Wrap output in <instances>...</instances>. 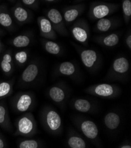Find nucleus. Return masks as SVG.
Returning <instances> with one entry per match:
<instances>
[{"instance_id":"18","label":"nucleus","mask_w":131,"mask_h":148,"mask_svg":"<svg viewBox=\"0 0 131 148\" xmlns=\"http://www.w3.org/2000/svg\"><path fill=\"white\" fill-rule=\"evenodd\" d=\"M67 145L71 148L87 147L86 141L73 130H71V132L69 133L67 140Z\"/></svg>"},{"instance_id":"27","label":"nucleus","mask_w":131,"mask_h":148,"mask_svg":"<svg viewBox=\"0 0 131 148\" xmlns=\"http://www.w3.org/2000/svg\"><path fill=\"white\" fill-rule=\"evenodd\" d=\"M12 92V83L11 82H3L0 83V100L11 94Z\"/></svg>"},{"instance_id":"7","label":"nucleus","mask_w":131,"mask_h":148,"mask_svg":"<svg viewBox=\"0 0 131 148\" xmlns=\"http://www.w3.org/2000/svg\"><path fill=\"white\" fill-rule=\"evenodd\" d=\"M129 69V62L126 57L116 58L112 64L107 77L112 80H123L127 76Z\"/></svg>"},{"instance_id":"32","label":"nucleus","mask_w":131,"mask_h":148,"mask_svg":"<svg viewBox=\"0 0 131 148\" xmlns=\"http://www.w3.org/2000/svg\"><path fill=\"white\" fill-rule=\"evenodd\" d=\"M125 42H126V46H128V47L129 48V50L131 49V34H129L125 39Z\"/></svg>"},{"instance_id":"22","label":"nucleus","mask_w":131,"mask_h":148,"mask_svg":"<svg viewBox=\"0 0 131 148\" xmlns=\"http://www.w3.org/2000/svg\"><path fill=\"white\" fill-rule=\"evenodd\" d=\"M57 72L63 76H72L76 74L77 67L73 63L64 62L60 63L57 67Z\"/></svg>"},{"instance_id":"37","label":"nucleus","mask_w":131,"mask_h":148,"mask_svg":"<svg viewBox=\"0 0 131 148\" xmlns=\"http://www.w3.org/2000/svg\"><path fill=\"white\" fill-rule=\"evenodd\" d=\"M4 34V32H3V30H2V29L0 28V35H1V34Z\"/></svg>"},{"instance_id":"13","label":"nucleus","mask_w":131,"mask_h":148,"mask_svg":"<svg viewBox=\"0 0 131 148\" xmlns=\"http://www.w3.org/2000/svg\"><path fill=\"white\" fill-rule=\"evenodd\" d=\"M119 25L118 20L115 18H103L98 20L94 30L99 33H104L108 32L115 28Z\"/></svg>"},{"instance_id":"2","label":"nucleus","mask_w":131,"mask_h":148,"mask_svg":"<svg viewBox=\"0 0 131 148\" xmlns=\"http://www.w3.org/2000/svg\"><path fill=\"white\" fill-rule=\"evenodd\" d=\"M15 136L31 137L37 133V123L34 116L31 113H26L21 116L16 122Z\"/></svg>"},{"instance_id":"36","label":"nucleus","mask_w":131,"mask_h":148,"mask_svg":"<svg viewBox=\"0 0 131 148\" xmlns=\"http://www.w3.org/2000/svg\"><path fill=\"white\" fill-rule=\"evenodd\" d=\"M2 49H3V44H2L1 41H0V53H1V51L2 50Z\"/></svg>"},{"instance_id":"10","label":"nucleus","mask_w":131,"mask_h":148,"mask_svg":"<svg viewBox=\"0 0 131 148\" xmlns=\"http://www.w3.org/2000/svg\"><path fill=\"white\" fill-rule=\"evenodd\" d=\"M75 123L85 137L93 142L98 140L99 130L94 122L84 118H78Z\"/></svg>"},{"instance_id":"12","label":"nucleus","mask_w":131,"mask_h":148,"mask_svg":"<svg viewBox=\"0 0 131 148\" xmlns=\"http://www.w3.org/2000/svg\"><path fill=\"white\" fill-rule=\"evenodd\" d=\"M85 6L83 4L72 5L64 10L63 18L65 24H70L75 21L84 11Z\"/></svg>"},{"instance_id":"4","label":"nucleus","mask_w":131,"mask_h":148,"mask_svg":"<svg viewBox=\"0 0 131 148\" xmlns=\"http://www.w3.org/2000/svg\"><path fill=\"white\" fill-rule=\"evenodd\" d=\"M73 45L77 50L83 66L90 71L96 70L101 63V57L99 54L92 49H82L77 44Z\"/></svg>"},{"instance_id":"3","label":"nucleus","mask_w":131,"mask_h":148,"mask_svg":"<svg viewBox=\"0 0 131 148\" xmlns=\"http://www.w3.org/2000/svg\"><path fill=\"white\" fill-rule=\"evenodd\" d=\"M85 92L95 96L111 99L118 96L121 93V89L115 84L101 83L88 87L85 90Z\"/></svg>"},{"instance_id":"24","label":"nucleus","mask_w":131,"mask_h":148,"mask_svg":"<svg viewBox=\"0 0 131 148\" xmlns=\"http://www.w3.org/2000/svg\"><path fill=\"white\" fill-rule=\"evenodd\" d=\"M43 46L45 50L50 54L58 56L62 52L61 47L53 40H44L43 41Z\"/></svg>"},{"instance_id":"20","label":"nucleus","mask_w":131,"mask_h":148,"mask_svg":"<svg viewBox=\"0 0 131 148\" xmlns=\"http://www.w3.org/2000/svg\"><path fill=\"white\" fill-rule=\"evenodd\" d=\"M104 122L105 126L110 130H114L118 128L121 123L119 115L115 112H109L104 117Z\"/></svg>"},{"instance_id":"8","label":"nucleus","mask_w":131,"mask_h":148,"mask_svg":"<svg viewBox=\"0 0 131 148\" xmlns=\"http://www.w3.org/2000/svg\"><path fill=\"white\" fill-rule=\"evenodd\" d=\"M47 18L50 21L54 30L57 34L63 36H68L63 16L59 10L51 8L47 12Z\"/></svg>"},{"instance_id":"21","label":"nucleus","mask_w":131,"mask_h":148,"mask_svg":"<svg viewBox=\"0 0 131 148\" xmlns=\"http://www.w3.org/2000/svg\"><path fill=\"white\" fill-rule=\"evenodd\" d=\"M74 108L75 110L81 113H88L94 110V105L92 103L85 99H77L73 102Z\"/></svg>"},{"instance_id":"14","label":"nucleus","mask_w":131,"mask_h":148,"mask_svg":"<svg viewBox=\"0 0 131 148\" xmlns=\"http://www.w3.org/2000/svg\"><path fill=\"white\" fill-rule=\"evenodd\" d=\"M39 72V67L38 64L36 63H31L25 68L22 73L21 79L24 83H31L38 77Z\"/></svg>"},{"instance_id":"34","label":"nucleus","mask_w":131,"mask_h":148,"mask_svg":"<svg viewBox=\"0 0 131 148\" xmlns=\"http://www.w3.org/2000/svg\"><path fill=\"white\" fill-rule=\"evenodd\" d=\"M118 147H119V148H131V145L128 143H124V144H122L121 145L119 146Z\"/></svg>"},{"instance_id":"28","label":"nucleus","mask_w":131,"mask_h":148,"mask_svg":"<svg viewBox=\"0 0 131 148\" xmlns=\"http://www.w3.org/2000/svg\"><path fill=\"white\" fill-rule=\"evenodd\" d=\"M122 8L124 21L128 24L131 18V0H122Z\"/></svg>"},{"instance_id":"1","label":"nucleus","mask_w":131,"mask_h":148,"mask_svg":"<svg viewBox=\"0 0 131 148\" xmlns=\"http://www.w3.org/2000/svg\"><path fill=\"white\" fill-rule=\"evenodd\" d=\"M41 119L43 126L50 134L57 135L62 130V119L55 110L51 107L43 109L41 114Z\"/></svg>"},{"instance_id":"19","label":"nucleus","mask_w":131,"mask_h":148,"mask_svg":"<svg viewBox=\"0 0 131 148\" xmlns=\"http://www.w3.org/2000/svg\"><path fill=\"white\" fill-rule=\"evenodd\" d=\"M0 126L7 131L12 130L8 109L4 102L0 103Z\"/></svg>"},{"instance_id":"39","label":"nucleus","mask_w":131,"mask_h":148,"mask_svg":"<svg viewBox=\"0 0 131 148\" xmlns=\"http://www.w3.org/2000/svg\"><path fill=\"white\" fill-rule=\"evenodd\" d=\"M9 1H11V2H13L14 0H9Z\"/></svg>"},{"instance_id":"30","label":"nucleus","mask_w":131,"mask_h":148,"mask_svg":"<svg viewBox=\"0 0 131 148\" xmlns=\"http://www.w3.org/2000/svg\"><path fill=\"white\" fill-rule=\"evenodd\" d=\"M28 54L26 51H20L17 52L15 55V60L20 65L25 64L28 60Z\"/></svg>"},{"instance_id":"17","label":"nucleus","mask_w":131,"mask_h":148,"mask_svg":"<svg viewBox=\"0 0 131 148\" xmlns=\"http://www.w3.org/2000/svg\"><path fill=\"white\" fill-rule=\"evenodd\" d=\"M12 12L14 17L20 24H25L30 19V12L18 3L12 8Z\"/></svg>"},{"instance_id":"38","label":"nucleus","mask_w":131,"mask_h":148,"mask_svg":"<svg viewBox=\"0 0 131 148\" xmlns=\"http://www.w3.org/2000/svg\"><path fill=\"white\" fill-rule=\"evenodd\" d=\"M75 1L76 2H79V1H83V0H75Z\"/></svg>"},{"instance_id":"9","label":"nucleus","mask_w":131,"mask_h":148,"mask_svg":"<svg viewBox=\"0 0 131 148\" xmlns=\"http://www.w3.org/2000/svg\"><path fill=\"white\" fill-rule=\"evenodd\" d=\"M34 95L25 92L18 94L12 100L13 109L17 112L24 113L30 110L34 105Z\"/></svg>"},{"instance_id":"26","label":"nucleus","mask_w":131,"mask_h":148,"mask_svg":"<svg viewBox=\"0 0 131 148\" xmlns=\"http://www.w3.org/2000/svg\"><path fill=\"white\" fill-rule=\"evenodd\" d=\"M31 38L27 35H20L14 37L11 41V44L16 47L22 48L27 47L30 44Z\"/></svg>"},{"instance_id":"15","label":"nucleus","mask_w":131,"mask_h":148,"mask_svg":"<svg viewBox=\"0 0 131 148\" xmlns=\"http://www.w3.org/2000/svg\"><path fill=\"white\" fill-rule=\"evenodd\" d=\"M94 40L101 46L106 47H112L119 43L120 35L118 33H113L96 37L94 38Z\"/></svg>"},{"instance_id":"33","label":"nucleus","mask_w":131,"mask_h":148,"mask_svg":"<svg viewBox=\"0 0 131 148\" xmlns=\"http://www.w3.org/2000/svg\"><path fill=\"white\" fill-rule=\"evenodd\" d=\"M7 143L4 139L0 135V148H4L6 147Z\"/></svg>"},{"instance_id":"23","label":"nucleus","mask_w":131,"mask_h":148,"mask_svg":"<svg viewBox=\"0 0 131 148\" xmlns=\"http://www.w3.org/2000/svg\"><path fill=\"white\" fill-rule=\"evenodd\" d=\"M0 25L8 29H11L13 27L12 19L5 7H0Z\"/></svg>"},{"instance_id":"5","label":"nucleus","mask_w":131,"mask_h":148,"mask_svg":"<svg viewBox=\"0 0 131 148\" xmlns=\"http://www.w3.org/2000/svg\"><path fill=\"white\" fill-rule=\"evenodd\" d=\"M119 7V5L116 4L95 2L91 5L88 16L92 20H98L113 13Z\"/></svg>"},{"instance_id":"6","label":"nucleus","mask_w":131,"mask_h":148,"mask_svg":"<svg viewBox=\"0 0 131 148\" xmlns=\"http://www.w3.org/2000/svg\"><path fill=\"white\" fill-rule=\"evenodd\" d=\"M70 31L75 40L82 44L83 46H87L88 45L90 28L86 20L82 18L77 20L72 24Z\"/></svg>"},{"instance_id":"16","label":"nucleus","mask_w":131,"mask_h":148,"mask_svg":"<svg viewBox=\"0 0 131 148\" xmlns=\"http://www.w3.org/2000/svg\"><path fill=\"white\" fill-rule=\"evenodd\" d=\"M48 95L51 100L57 104L62 103L67 96L65 88L60 85H55L50 87Z\"/></svg>"},{"instance_id":"25","label":"nucleus","mask_w":131,"mask_h":148,"mask_svg":"<svg viewBox=\"0 0 131 148\" xmlns=\"http://www.w3.org/2000/svg\"><path fill=\"white\" fill-rule=\"evenodd\" d=\"M0 66H1L3 71L6 75H9L12 72L13 69V62L11 53H7L4 54L1 63H0Z\"/></svg>"},{"instance_id":"31","label":"nucleus","mask_w":131,"mask_h":148,"mask_svg":"<svg viewBox=\"0 0 131 148\" xmlns=\"http://www.w3.org/2000/svg\"><path fill=\"white\" fill-rule=\"evenodd\" d=\"M23 4L26 7L35 8L38 4V0H21Z\"/></svg>"},{"instance_id":"35","label":"nucleus","mask_w":131,"mask_h":148,"mask_svg":"<svg viewBox=\"0 0 131 148\" xmlns=\"http://www.w3.org/2000/svg\"><path fill=\"white\" fill-rule=\"evenodd\" d=\"M43 1H45V2H47V3H54V2H56L58 0H43Z\"/></svg>"},{"instance_id":"29","label":"nucleus","mask_w":131,"mask_h":148,"mask_svg":"<svg viewBox=\"0 0 131 148\" xmlns=\"http://www.w3.org/2000/svg\"><path fill=\"white\" fill-rule=\"evenodd\" d=\"M40 143L35 139H25L19 142V148H38L40 147Z\"/></svg>"},{"instance_id":"11","label":"nucleus","mask_w":131,"mask_h":148,"mask_svg":"<svg viewBox=\"0 0 131 148\" xmlns=\"http://www.w3.org/2000/svg\"><path fill=\"white\" fill-rule=\"evenodd\" d=\"M37 23L39 28L41 36L44 38L50 40H55L57 37V33L50 22L44 16H40L37 18Z\"/></svg>"}]
</instances>
